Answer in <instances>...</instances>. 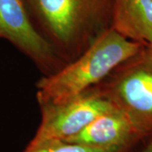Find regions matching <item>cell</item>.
<instances>
[{"instance_id":"6da1fadb","label":"cell","mask_w":152,"mask_h":152,"mask_svg":"<svg viewBox=\"0 0 152 152\" xmlns=\"http://www.w3.org/2000/svg\"><path fill=\"white\" fill-rule=\"evenodd\" d=\"M33 24L66 64L111 29L113 0H25Z\"/></svg>"},{"instance_id":"7a4b0ae2","label":"cell","mask_w":152,"mask_h":152,"mask_svg":"<svg viewBox=\"0 0 152 152\" xmlns=\"http://www.w3.org/2000/svg\"><path fill=\"white\" fill-rule=\"evenodd\" d=\"M146 45L129 40L110 29L76 59L37 83L39 106L58 104L80 96L103 80Z\"/></svg>"},{"instance_id":"3957f363","label":"cell","mask_w":152,"mask_h":152,"mask_svg":"<svg viewBox=\"0 0 152 152\" xmlns=\"http://www.w3.org/2000/svg\"><path fill=\"white\" fill-rule=\"evenodd\" d=\"M145 47L91 88L125 114L145 140H151L152 59Z\"/></svg>"},{"instance_id":"277c9868","label":"cell","mask_w":152,"mask_h":152,"mask_svg":"<svg viewBox=\"0 0 152 152\" xmlns=\"http://www.w3.org/2000/svg\"><path fill=\"white\" fill-rule=\"evenodd\" d=\"M0 38L29 58L43 75L67 64L33 24L25 0H0Z\"/></svg>"},{"instance_id":"5b68a950","label":"cell","mask_w":152,"mask_h":152,"mask_svg":"<svg viewBox=\"0 0 152 152\" xmlns=\"http://www.w3.org/2000/svg\"><path fill=\"white\" fill-rule=\"evenodd\" d=\"M41 123L29 143L66 140L82 131L100 115L114 106L92 88L76 97L58 104L39 106Z\"/></svg>"},{"instance_id":"8992f818","label":"cell","mask_w":152,"mask_h":152,"mask_svg":"<svg viewBox=\"0 0 152 152\" xmlns=\"http://www.w3.org/2000/svg\"><path fill=\"white\" fill-rule=\"evenodd\" d=\"M65 141L87 146L118 148L132 152L145 140L128 117L114 107Z\"/></svg>"},{"instance_id":"52a82bcc","label":"cell","mask_w":152,"mask_h":152,"mask_svg":"<svg viewBox=\"0 0 152 152\" xmlns=\"http://www.w3.org/2000/svg\"><path fill=\"white\" fill-rule=\"evenodd\" d=\"M111 29L129 40L152 45V0H113Z\"/></svg>"},{"instance_id":"ba28073f","label":"cell","mask_w":152,"mask_h":152,"mask_svg":"<svg viewBox=\"0 0 152 152\" xmlns=\"http://www.w3.org/2000/svg\"><path fill=\"white\" fill-rule=\"evenodd\" d=\"M22 152H128L118 148H102L83 145L65 140H51L31 144L29 143Z\"/></svg>"},{"instance_id":"9c48e42d","label":"cell","mask_w":152,"mask_h":152,"mask_svg":"<svg viewBox=\"0 0 152 152\" xmlns=\"http://www.w3.org/2000/svg\"><path fill=\"white\" fill-rule=\"evenodd\" d=\"M134 152H152V140L145 143V145L141 149Z\"/></svg>"},{"instance_id":"30bf717a","label":"cell","mask_w":152,"mask_h":152,"mask_svg":"<svg viewBox=\"0 0 152 152\" xmlns=\"http://www.w3.org/2000/svg\"><path fill=\"white\" fill-rule=\"evenodd\" d=\"M145 52L148 56L152 59V45H146L145 47Z\"/></svg>"}]
</instances>
